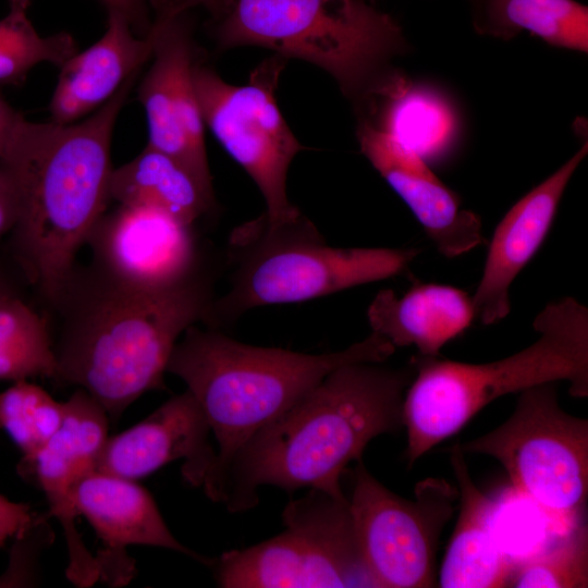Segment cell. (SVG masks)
<instances>
[{
	"mask_svg": "<svg viewBox=\"0 0 588 588\" xmlns=\"http://www.w3.org/2000/svg\"><path fill=\"white\" fill-rule=\"evenodd\" d=\"M220 19L221 47L259 46L307 61L347 96L364 95L407 47L397 22L366 0H233Z\"/></svg>",
	"mask_w": 588,
	"mask_h": 588,
	"instance_id": "obj_7",
	"label": "cell"
},
{
	"mask_svg": "<svg viewBox=\"0 0 588 588\" xmlns=\"http://www.w3.org/2000/svg\"><path fill=\"white\" fill-rule=\"evenodd\" d=\"M138 74L84 120L37 123L22 117L0 159L20 198L12 230L15 257L48 303L70 279L77 253L108 210L112 133Z\"/></svg>",
	"mask_w": 588,
	"mask_h": 588,
	"instance_id": "obj_2",
	"label": "cell"
},
{
	"mask_svg": "<svg viewBox=\"0 0 588 588\" xmlns=\"http://www.w3.org/2000/svg\"><path fill=\"white\" fill-rule=\"evenodd\" d=\"M157 14L152 63L138 87L148 123V146L175 158L209 191L211 174L204 120L193 81L184 11L191 0H151ZM213 192V191H212Z\"/></svg>",
	"mask_w": 588,
	"mask_h": 588,
	"instance_id": "obj_12",
	"label": "cell"
},
{
	"mask_svg": "<svg viewBox=\"0 0 588 588\" xmlns=\"http://www.w3.org/2000/svg\"><path fill=\"white\" fill-rule=\"evenodd\" d=\"M22 114L13 109L0 91V159L3 158Z\"/></svg>",
	"mask_w": 588,
	"mask_h": 588,
	"instance_id": "obj_32",
	"label": "cell"
},
{
	"mask_svg": "<svg viewBox=\"0 0 588 588\" xmlns=\"http://www.w3.org/2000/svg\"><path fill=\"white\" fill-rule=\"evenodd\" d=\"M38 516L30 505L11 501L0 493V548L23 535Z\"/></svg>",
	"mask_w": 588,
	"mask_h": 588,
	"instance_id": "obj_29",
	"label": "cell"
},
{
	"mask_svg": "<svg viewBox=\"0 0 588 588\" xmlns=\"http://www.w3.org/2000/svg\"><path fill=\"white\" fill-rule=\"evenodd\" d=\"M20 215V198L9 169L0 162V235L12 231Z\"/></svg>",
	"mask_w": 588,
	"mask_h": 588,
	"instance_id": "obj_30",
	"label": "cell"
},
{
	"mask_svg": "<svg viewBox=\"0 0 588 588\" xmlns=\"http://www.w3.org/2000/svg\"><path fill=\"white\" fill-rule=\"evenodd\" d=\"M63 408L57 432L33 458L22 461L21 468L37 481L49 504L48 516L56 517L63 529L69 555L66 578L85 588L99 580V569L76 528L78 514L72 494L77 482L95 469L109 437L110 419L105 408L79 388L63 402Z\"/></svg>",
	"mask_w": 588,
	"mask_h": 588,
	"instance_id": "obj_14",
	"label": "cell"
},
{
	"mask_svg": "<svg viewBox=\"0 0 588 588\" xmlns=\"http://www.w3.org/2000/svg\"><path fill=\"white\" fill-rule=\"evenodd\" d=\"M107 11H117L131 24L134 32L145 36L151 23L149 20V3L151 0H99Z\"/></svg>",
	"mask_w": 588,
	"mask_h": 588,
	"instance_id": "obj_31",
	"label": "cell"
},
{
	"mask_svg": "<svg viewBox=\"0 0 588 588\" xmlns=\"http://www.w3.org/2000/svg\"><path fill=\"white\" fill-rule=\"evenodd\" d=\"M509 587L587 588V526L573 528L550 549L516 563Z\"/></svg>",
	"mask_w": 588,
	"mask_h": 588,
	"instance_id": "obj_28",
	"label": "cell"
},
{
	"mask_svg": "<svg viewBox=\"0 0 588 588\" xmlns=\"http://www.w3.org/2000/svg\"><path fill=\"white\" fill-rule=\"evenodd\" d=\"M63 402L41 387L21 380L0 392V428L23 453L33 458L51 439L63 419Z\"/></svg>",
	"mask_w": 588,
	"mask_h": 588,
	"instance_id": "obj_27",
	"label": "cell"
},
{
	"mask_svg": "<svg viewBox=\"0 0 588 588\" xmlns=\"http://www.w3.org/2000/svg\"><path fill=\"white\" fill-rule=\"evenodd\" d=\"M450 451L458 483L460 513L440 567L438 586L509 587L516 563L503 549L493 530L495 504L474 482L460 443Z\"/></svg>",
	"mask_w": 588,
	"mask_h": 588,
	"instance_id": "obj_20",
	"label": "cell"
},
{
	"mask_svg": "<svg viewBox=\"0 0 588 588\" xmlns=\"http://www.w3.org/2000/svg\"><path fill=\"white\" fill-rule=\"evenodd\" d=\"M395 347L371 332L339 352L305 354L241 343L219 329L193 324L170 355L167 372L181 378L199 403L218 450L204 490L210 498L235 453L333 369L384 363Z\"/></svg>",
	"mask_w": 588,
	"mask_h": 588,
	"instance_id": "obj_4",
	"label": "cell"
},
{
	"mask_svg": "<svg viewBox=\"0 0 588 588\" xmlns=\"http://www.w3.org/2000/svg\"><path fill=\"white\" fill-rule=\"evenodd\" d=\"M283 66V58L273 56L259 64L244 85H232L209 68L193 66L204 123L256 183L266 201V212L260 217L269 228L295 222L303 216L286 192L289 167L304 146L275 100Z\"/></svg>",
	"mask_w": 588,
	"mask_h": 588,
	"instance_id": "obj_10",
	"label": "cell"
},
{
	"mask_svg": "<svg viewBox=\"0 0 588 588\" xmlns=\"http://www.w3.org/2000/svg\"><path fill=\"white\" fill-rule=\"evenodd\" d=\"M371 115L363 123L416 152L422 159L444 151L456 135L457 121L441 91L400 74L377 78L364 93Z\"/></svg>",
	"mask_w": 588,
	"mask_h": 588,
	"instance_id": "obj_22",
	"label": "cell"
},
{
	"mask_svg": "<svg viewBox=\"0 0 588 588\" xmlns=\"http://www.w3.org/2000/svg\"><path fill=\"white\" fill-rule=\"evenodd\" d=\"M588 151L585 140L562 167L522 197L497 225L481 279L471 295L475 319L503 320L511 310L510 287L547 237L566 186Z\"/></svg>",
	"mask_w": 588,
	"mask_h": 588,
	"instance_id": "obj_17",
	"label": "cell"
},
{
	"mask_svg": "<svg viewBox=\"0 0 588 588\" xmlns=\"http://www.w3.org/2000/svg\"><path fill=\"white\" fill-rule=\"evenodd\" d=\"M110 196L121 205L162 210L188 225L213 206L212 191L175 158L148 145L131 161L113 168Z\"/></svg>",
	"mask_w": 588,
	"mask_h": 588,
	"instance_id": "obj_23",
	"label": "cell"
},
{
	"mask_svg": "<svg viewBox=\"0 0 588 588\" xmlns=\"http://www.w3.org/2000/svg\"><path fill=\"white\" fill-rule=\"evenodd\" d=\"M192 3L200 4L216 17H221L228 10L231 0H191Z\"/></svg>",
	"mask_w": 588,
	"mask_h": 588,
	"instance_id": "obj_33",
	"label": "cell"
},
{
	"mask_svg": "<svg viewBox=\"0 0 588 588\" xmlns=\"http://www.w3.org/2000/svg\"><path fill=\"white\" fill-rule=\"evenodd\" d=\"M12 293L10 287L7 285L3 277L0 274V296Z\"/></svg>",
	"mask_w": 588,
	"mask_h": 588,
	"instance_id": "obj_34",
	"label": "cell"
},
{
	"mask_svg": "<svg viewBox=\"0 0 588 588\" xmlns=\"http://www.w3.org/2000/svg\"><path fill=\"white\" fill-rule=\"evenodd\" d=\"M78 515H83L103 548L95 555L99 580L112 586L126 585L135 574L128 546L164 548L211 566L212 559L182 544L168 528L154 498L136 480L91 470L75 486L72 494Z\"/></svg>",
	"mask_w": 588,
	"mask_h": 588,
	"instance_id": "obj_15",
	"label": "cell"
},
{
	"mask_svg": "<svg viewBox=\"0 0 588 588\" xmlns=\"http://www.w3.org/2000/svg\"><path fill=\"white\" fill-rule=\"evenodd\" d=\"M30 0H9L8 14L0 19V83L17 84L40 63L61 66L78 51L75 39L61 32L41 36L27 11Z\"/></svg>",
	"mask_w": 588,
	"mask_h": 588,
	"instance_id": "obj_26",
	"label": "cell"
},
{
	"mask_svg": "<svg viewBox=\"0 0 588 588\" xmlns=\"http://www.w3.org/2000/svg\"><path fill=\"white\" fill-rule=\"evenodd\" d=\"M479 0H471L473 5L476 4Z\"/></svg>",
	"mask_w": 588,
	"mask_h": 588,
	"instance_id": "obj_35",
	"label": "cell"
},
{
	"mask_svg": "<svg viewBox=\"0 0 588 588\" xmlns=\"http://www.w3.org/2000/svg\"><path fill=\"white\" fill-rule=\"evenodd\" d=\"M155 30L137 35L117 11H108L105 34L61 66L50 103V121L70 124L103 106L151 58Z\"/></svg>",
	"mask_w": 588,
	"mask_h": 588,
	"instance_id": "obj_19",
	"label": "cell"
},
{
	"mask_svg": "<svg viewBox=\"0 0 588 588\" xmlns=\"http://www.w3.org/2000/svg\"><path fill=\"white\" fill-rule=\"evenodd\" d=\"M210 436L199 403L186 389L142 421L108 437L95 469L137 480L171 462L183 460L184 479L194 487H201L217 454Z\"/></svg>",
	"mask_w": 588,
	"mask_h": 588,
	"instance_id": "obj_16",
	"label": "cell"
},
{
	"mask_svg": "<svg viewBox=\"0 0 588 588\" xmlns=\"http://www.w3.org/2000/svg\"><path fill=\"white\" fill-rule=\"evenodd\" d=\"M414 376L411 363L392 368L357 362L333 369L235 453L210 499L241 512L257 504L262 485L344 495L347 465L362 461L372 439L404 428V396Z\"/></svg>",
	"mask_w": 588,
	"mask_h": 588,
	"instance_id": "obj_1",
	"label": "cell"
},
{
	"mask_svg": "<svg viewBox=\"0 0 588 588\" xmlns=\"http://www.w3.org/2000/svg\"><path fill=\"white\" fill-rule=\"evenodd\" d=\"M357 135L362 152L405 201L441 255L455 258L482 244L480 217L461 207L460 197L425 159L366 123L359 124Z\"/></svg>",
	"mask_w": 588,
	"mask_h": 588,
	"instance_id": "obj_18",
	"label": "cell"
},
{
	"mask_svg": "<svg viewBox=\"0 0 588 588\" xmlns=\"http://www.w3.org/2000/svg\"><path fill=\"white\" fill-rule=\"evenodd\" d=\"M56 372L47 321L15 294L0 296V380L54 379Z\"/></svg>",
	"mask_w": 588,
	"mask_h": 588,
	"instance_id": "obj_25",
	"label": "cell"
},
{
	"mask_svg": "<svg viewBox=\"0 0 588 588\" xmlns=\"http://www.w3.org/2000/svg\"><path fill=\"white\" fill-rule=\"evenodd\" d=\"M212 301L199 273L167 290L114 283L91 267L74 269L50 303L62 316L53 345L58 383L77 385L117 420L142 394L163 389L174 345L203 321Z\"/></svg>",
	"mask_w": 588,
	"mask_h": 588,
	"instance_id": "obj_3",
	"label": "cell"
},
{
	"mask_svg": "<svg viewBox=\"0 0 588 588\" xmlns=\"http://www.w3.org/2000/svg\"><path fill=\"white\" fill-rule=\"evenodd\" d=\"M353 479L348 505L373 587H434L437 547L456 510L458 489L430 477L417 482L408 500L378 481L362 461Z\"/></svg>",
	"mask_w": 588,
	"mask_h": 588,
	"instance_id": "obj_11",
	"label": "cell"
},
{
	"mask_svg": "<svg viewBox=\"0 0 588 588\" xmlns=\"http://www.w3.org/2000/svg\"><path fill=\"white\" fill-rule=\"evenodd\" d=\"M556 383L522 391L503 424L460 449L497 460L512 485L544 511L576 517L588 497V420L561 407Z\"/></svg>",
	"mask_w": 588,
	"mask_h": 588,
	"instance_id": "obj_9",
	"label": "cell"
},
{
	"mask_svg": "<svg viewBox=\"0 0 588 588\" xmlns=\"http://www.w3.org/2000/svg\"><path fill=\"white\" fill-rule=\"evenodd\" d=\"M368 1L373 2V1H376V0H368Z\"/></svg>",
	"mask_w": 588,
	"mask_h": 588,
	"instance_id": "obj_36",
	"label": "cell"
},
{
	"mask_svg": "<svg viewBox=\"0 0 588 588\" xmlns=\"http://www.w3.org/2000/svg\"><path fill=\"white\" fill-rule=\"evenodd\" d=\"M371 332L395 348L415 346L419 355L440 350L475 320L471 296L445 284L416 283L401 297L393 290L377 293L368 306Z\"/></svg>",
	"mask_w": 588,
	"mask_h": 588,
	"instance_id": "obj_21",
	"label": "cell"
},
{
	"mask_svg": "<svg viewBox=\"0 0 588 588\" xmlns=\"http://www.w3.org/2000/svg\"><path fill=\"white\" fill-rule=\"evenodd\" d=\"M419 252L332 247L304 216L278 228L259 217L232 232L231 289L212 298L203 321L220 329L255 307L304 302L389 279L405 272Z\"/></svg>",
	"mask_w": 588,
	"mask_h": 588,
	"instance_id": "obj_6",
	"label": "cell"
},
{
	"mask_svg": "<svg viewBox=\"0 0 588 588\" xmlns=\"http://www.w3.org/2000/svg\"><path fill=\"white\" fill-rule=\"evenodd\" d=\"M285 529L256 546L213 560L224 588L373 587L348 499L311 488L283 511ZM211 565V566H212Z\"/></svg>",
	"mask_w": 588,
	"mask_h": 588,
	"instance_id": "obj_8",
	"label": "cell"
},
{
	"mask_svg": "<svg viewBox=\"0 0 588 588\" xmlns=\"http://www.w3.org/2000/svg\"><path fill=\"white\" fill-rule=\"evenodd\" d=\"M532 327L538 333L534 343L495 362L468 364L419 354L412 358L415 376L403 403L408 466L501 396L559 381L568 382L574 397L588 396L587 307L562 297L547 304Z\"/></svg>",
	"mask_w": 588,
	"mask_h": 588,
	"instance_id": "obj_5",
	"label": "cell"
},
{
	"mask_svg": "<svg viewBox=\"0 0 588 588\" xmlns=\"http://www.w3.org/2000/svg\"><path fill=\"white\" fill-rule=\"evenodd\" d=\"M86 245L91 268L126 287L167 290L198 273L193 225L152 207L118 204L101 216Z\"/></svg>",
	"mask_w": 588,
	"mask_h": 588,
	"instance_id": "obj_13",
	"label": "cell"
},
{
	"mask_svg": "<svg viewBox=\"0 0 588 588\" xmlns=\"http://www.w3.org/2000/svg\"><path fill=\"white\" fill-rule=\"evenodd\" d=\"M474 23L504 40L527 30L551 46L588 51V9L575 0H479Z\"/></svg>",
	"mask_w": 588,
	"mask_h": 588,
	"instance_id": "obj_24",
	"label": "cell"
}]
</instances>
